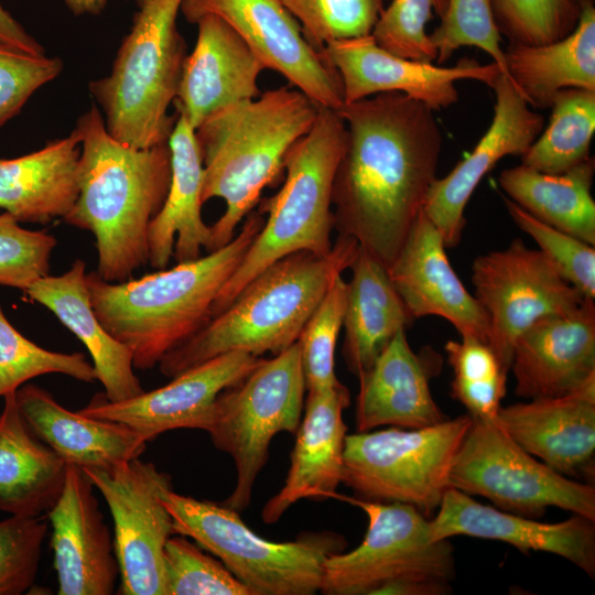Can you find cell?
Masks as SVG:
<instances>
[{
    "instance_id": "obj_6",
    "label": "cell",
    "mask_w": 595,
    "mask_h": 595,
    "mask_svg": "<svg viewBox=\"0 0 595 595\" xmlns=\"http://www.w3.org/2000/svg\"><path fill=\"white\" fill-rule=\"evenodd\" d=\"M345 140L346 127L338 111L321 108L311 130L286 153L281 188L258 203V210L268 216L218 293L213 317L274 261L298 251L325 256L332 250V185Z\"/></svg>"
},
{
    "instance_id": "obj_40",
    "label": "cell",
    "mask_w": 595,
    "mask_h": 595,
    "mask_svg": "<svg viewBox=\"0 0 595 595\" xmlns=\"http://www.w3.org/2000/svg\"><path fill=\"white\" fill-rule=\"evenodd\" d=\"M163 576L164 595H251L221 562L182 534L165 542Z\"/></svg>"
},
{
    "instance_id": "obj_19",
    "label": "cell",
    "mask_w": 595,
    "mask_h": 595,
    "mask_svg": "<svg viewBox=\"0 0 595 595\" xmlns=\"http://www.w3.org/2000/svg\"><path fill=\"white\" fill-rule=\"evenodd\" d=\"M93 488L80 467L67 464L63 491L46 513L58 595H110L119 577L113 540Z\"/></svg>"
},
{
    "instance_id": "obj_33",
    "label": "cell",
    "mask_w": 595,
    "mask_h": 595,
    "mask_svg": "<svg viewBox=\"0 0 595 595\" xmlns=\"http://www.w3.org/2000/svg\"><path fill=\"white\" fill-rule=\"evenodd\" d=\"M349 269L343 355L348 370L358 377L414 318L394 289L388 269L366 250L359 247Z\"/></svg>"
},
{
    "instance_id": "obj_25",
    "label": "cell",
    "mask_w": 595,
    "mask_h": 595,
    "mask_svg": "<svg viewBox=\"0 0 595 595\" xmlns=\"http://www.w3.org/2000/svg\"><path fill=\"white\" fill-rule=\"evenodd\" d=\"M349 403V391L342 382L307 391L284 485L264 505L263 522H277L303 498H334L343 479L347 435L343 411Z\"/></svg>"
},
{
    "instance_id": "obj_30",
    "label": "cell",
    "mask_w": 595,
    "mask_h": 595,
    "mask_svg": "<svg viewBox=\"0 0 595 595\" xmlns=\"http://www.w3.org/2000/svg\"><path fill=\"white\" fill-rule=\"evenodd\" d=\"M80 139L67 137L14 159H0V208L19 223L64 218L79 195Z\"/></svg>"
},
{
    "instance_id": "obj_28",
    "label": "cell",
    "mask_w": 595,
    "mask_h": 595,
    "mask_svg": "<svg viewBox=\"0 0 595 595\" xmlns=\"http://www.w3.org/2000/svg\"><path fill=\"white\" fill-rule=\"evenodd\" d=\"M171 181L164 204L149 229V264L165 269L199 258L210 249V226L202 217L204 165L195 129L182 116L167 139Z\"/></svg>"
},
{
    "instance_id": "obj_2",
    "label": "cell",
    "mask_w": 595,
    "mask_h": 595,
    "mask_svg": "<svg viewBox=\"0 0 595 595\" xmlns=\"http://www.w3.org/2000/svg\"><path fill=\"white\" fill-rule=\"evenodd\" d=\"M80 139L79 195L63 218L95 236L97 274L123 282L149 263V229L171 181L167 143L148 149L112 138L97 106L74 128Z\"/></svg>"
},
{
    "instance_id": "obj_38",
    "label": "cell",
    "mask_w": 595,
    "mask_h": 595,
    "mask_svg": "<svg viewBox=\"0 0 595 595\" xmlns=\"http://www.w3.org/2000/svg\"><path fill=\"white\" fill-rule=\"evenodd\" d=\"M347 282L334 278L298 339L306 391L340 383L335 374V349L343 328Z\"/></svg>"
},
{
    "instance_id": "obj_46",
    "label": "cell",
    "mask_w": 595,
    "mask_h": 595,
    "mask_svg": "<svg viewBox=\"0 0 595 595\" xmlns=\"http://www.w3.org/2000/svg\"><path fill=\"white\" fill-rule=\"evenodd\" d=\"M57 240L43 230H30L9 213L0 214V285L26 291L50 274Z\"/></svg>"
},
{
    "instance_id": "obj_31",
    "label": "cell",
    "mask_w": 595,
    "mask_h": 595,
    "mask_svg": "<svg viewBox=\"0 0 595 595\" xmlns=\"http://www.w3.org/2000/svg\"><path fill=\"white\" fill-rule=\"evenodd\" d=\"M0 414V511L40 517L58 500L67 464L25 425L15 398L7 393Z\"/></svg>"
},
{
    "instance_id": "obj_37",
    "label": "cell",
    "mask_w": 595,
    "mask_h": 595,
    "mask_svg": "<svg viewBox=\"0 0 595 595\" xmlns=\"http://www.w3.org/2000/svg\"><path fill=\"white\" fill-rule=\"evenodd\" d=\"M46 374H62L84 382L97 380L84 354L42 348L17 331L0 307V398Z\"/></svg>"
},
{
    "instance_id": "obj_41",
    "label": "cell",
    "mask_w": 595,
    "mask_h": 595,
    "mask_svg": "<svg viewBox=\"0 0 595 595\" xmlns=\"http://www.w3.org/2000/svg\"><path fill=\"white\" fill-rule=\"evenodd\" d=\"M317 51L329 42L369 35L383 0H282Z\"/></svg>"
},
{
    "instance_id": "obj_1",
    "label": "cell",
    "mask_w": 595,
    "mask_h": 595,
    "mask_svg": "<svg viewBox=\"0 0 595 595\" xmlns=\"http://www.w3.org/2000/svg\"><path fill=\"white\" fill-rule=\"evenodd\" d=\"M337 111L346 140L332 185L334 229L389 269L436 178L443 136L434 110L402 93Z\"/></svg>"
},
{
    "instance_id": "obj_32",
    "label": "cell",
    "mask_w": 595,
    "mask_h": 595,
    "mask_svg": "<svg viewBox=\"0 0 595 595\" xmlns=\"http://www.w3.org/2000/svg\"><path fill=\"white\" fill-rule=\"evenodd\" d=\"M504 54L507 77L531 107H551L566 88L595 90L594 2L581 1L577 24L565 37L542 45L509 43Z\"/></svg>"
},
{
    "instance_id": "obj_22",
    "label": "cell",
    "mask_w": 595,
    "mask_h": 595,
    "mask_svg": "<svg viewBox=\"0 0 595 595\" xmlns=\"http://www.w3.org/2000/svg\"><path fill=\"white\" fill-rule=\"evenodd\" d=\"M510 370L526 399L564 396L595 376V304L542 317L517 339Z\"/></svg>"
},
{
    "instance_id": "obj_34",
    "label": "cell",
    "mask_w": 595,
    "mask_h": 595,
    "mask_svg": "<svg viewBox=\"0 0 595 595\" xmlns=\"http://www.w3.org/2000/svg\"><path fill=\"white\" fill-rule=\"evenodd\" d=\"M594 172L593 156L560 174L543 173L521 163L504 170L498 183L508 198L537 219L594 246Z\"/></svg>"
},
{
    "instance_id": "obj_27",
    "label": "cell",
    "mask_w": 595,
    "mask_h": 595,
    "mask_svg": "<svg viewBox=\"0 0 595 595\" xmlns=\"http://www.w3.org/2000/svg\"><path fill=\"white\" fill-rule=\"evenodd\" d=\"M15 398L31 433L66 464L106 469L145 450L147 441L128 425L69 411L36 385L21 386Z\"/></svg>"
},
{
    "instance_id": "obj_45",
    "label": "cell",
    "mask_w": 595,
    "mask_h": 595,
    "mask_svg": "<svg viewBox=\"0 0 595 595\" xmlns=\"http://www.w3.org/2000/svg\"><path fill=\"white\" fill-rule=\"evenodd\" d=\"M47 532L43 517L13 516L0 521V595L31 591Z\"/></svg>"
},
{
    "instance_id": "obj_4",
    "label": "cell",
    "mask_w": 595,
    "mask_h": 595,
    "mask_svg": "<svg viewBox=\"0 0 595 595\" xmlns=\"http://www.w3.org/2000/svg\"><path fill=\"white\" fill-rule=\"evenodd\" d=\"M321 108L299 89L283 86L223 108L195 130L204 165L202 202H225V212L210 226L209 252L234 238L263 188L284 174L286 153L311 130Z\"/></svg>"
},
{
    "instance_id": "obj_42",
    "label": "cell",
    "mask_w": 595,
    "mask_h": 595,
    "mask_svg": "<svg viewBox=\"0 0 595 595\" xmlns=\"http://www.w3.org/2000/svg\"><path fill=\"white\" fill-rule=\"evenodd\" d=\"M430 39L437 52V64L446 62L463 46H475L489 54L507 76L501 34L494 19L491 0H448L441 23Z\"/></svg>"
},
{
    "instance_id": "obj_47",
    "label": "cell",
    "mask_w": 595,
    "mask_h": 595,
    "mask_svg": "<svg viewBox=\"0 0 595 595\" xmlns=\"http://www.w3.org/2000/svg\"><path fill=\"white\" fill-rule=\"evenodd\" d=\"M57 57L35 55L0 43V127L20 112L29 98L58 76Z\"/></svg>"
},
{
    "instance_id": "obj_18",
    "label": "cell",
    "mask_w": 595,
    "mask_h": 595,
    "mask_svg": "<svg viewBox=\"0 0 595 595\" xmlns=\"http://www.w3.org/2000/svg\"><path fill=\"white\" fill-rule=\"evenodd\" d=\"M491 88L496 95L490 126L474 150L444 177L435 178L423 212L441 232L445 247L459 244L466 224L465 207L482 178L507 155L521 156L536 141L544 117L530 109L502 73Z\"/></svg>"
},
{
    "instance_id": "obj_16",
    "label": "cell",
    "mask_w": 595,
    "mask_h": 595,
    "mask_svg": "<svg viewBox=\"0 0 595 595\" xmlns=\"http://www.w3.org/2000/svg\"><path fill=\"white\" fill-rule=\"evenodd\" d=\"M321 53L340 78L344 104L397 91L435 111L457 102V80H478L491 87L502 73L495 62L483 65L464 58L444 67L400 57L381 48L371 34L332 41Z\"/></svg>"
},
{
    "instance_id": "obj_14",
    "label": "cell",
    "mask_w": 595,
    "mask_h": 595,
    "mask_svg": "<svg viewBox=\"0 0 595 595\" xmlns=\"http://www.w3.org/2000/svg\"><path fill=\"white\" fill-rule=\"evenodd\" d=\"M472 270L474 296L489 320L487 343L507 372L515 344L528 327L586 299L540 250L521 239L477 257Z\"/></svg>"
},
{
    "instance_id": "obj_20",
    "label": "cell",
    "mask_w": 595,
    "mask_h": 595,
    "mask_svg": "<svg viewBox=\"0 0 595 595\" xmlns=\"http://www.w3.org/2000/svg\"><path fill=\"white\" fill-rule=\"evenodd\" d=\"M430 519L432 540L468 536L508 543L521 552L540 551L559 555L595 576L594 520L581 515L560 522H540L521 515L483 505L450 487Z\"/></svg>"
},
{
    "instance_id": "obj_36",
    "label": "cell",
    "mask_w": 595,
    "mask_h": 595,
    "mask_svg": "<svg viewBox=\"0 0 595 595\" xmlns=\"http://www.w3.org/2000/svg\"><path fill=\"white\" fill-rule=\"evenodd\" d=\"M445 353L453 369L451 396L474 419L496 420L506 394L507 371L488 343L473 336L447 340Z\"/></svg>"
},
{
    "instance_id": "obj_43",
    "label": "cell",
    "mask_w": 595,
    "mask_h": 595,
    "mask_svg": "<svg viewBox=\"0 0 595 595\" xmlns=\"http://www.w3.org/2000/svg\"><path fill=\"white\" fill-rule=\"evenodd\" d=\"M504 202L513 223L536 241L561 275L584 298L594 299V246L537 219L508 197Z\"/></svg>"
},
{
    "instance_id": "obj_44",
    "label": "cell",
    "mask_w": 595,
    "mask_h": 595,
    "mask_svg": "<svg viewBox=\"0 0 595 595\" xmlns=\"http://www.w3.org/2000/svg\"><path fill=\"white\" fill-rule=\"evenodd\" d=\"M448 0H392L376 22L371 36L387 52L400 57L433 62L437 52L426 24L433 13L440 18Z\"/></svg>"
},
{
    "instance_id": "obj_48",
    "label": "cell",
    "mask_w": 595,
    "mask_h": 595,
    "mask_svg": "<svg viewBox=\"0 0 595 595\" xmlns=\"http://www.w3.org/2000/svg\"><path fill=\"white\" fill-rule=\"evenodd\" d=\"M0 43L30 54H44L42 45L1 6Z\"/></svg>"
},
{
    "instance_id": "obj_5",
    "label": "cell",
    "mask_w": 595,
    "mask_h": 595,
    "mask_svg": "<svg viewBox=\"0 0 595 595\" xmlns=\"http://www.w3.org/2000/svg\"><path fill=\"white\" fill-rule=\"evenodd\" d=\"M358 242L338 235L325 256L288 255L266 267L232 302L159 363L170 378L217 356L244 351L278 355L298 342L334 278L349 269Z\"/></svg>"
},
{
    "instance_id": "obj_23",
    "label": "cell",
    "mask_w": 595,
    "mask_h": 595,
    "mask_svg": "<svg viewBox=\"0 0 595 595\" xmlns=\"http://www.w3.org/2000/svg\"><path fill=\"white\" fill-rule=\"evenodd\" d=\"M196 24V43L185 57L174 99L178 116L195 130L214 112L259 97L258 78L266 69L221 18L206 14Z\"/></svg>"
},
{
    "instance_id": "obj_8",
    "label": "cell",
    "mask_w": 595,
    "mask_h": 595,
    "mask_svg": "<svg viewBox=\"0 0 595 595\" xmlns=\"http://www.w3.org/2000/svg\"><path fill=\"white\" fill-rule=\"evenodd\" d=\"M175 534L192 538L220 560L251 595H312L320 591L324 563L346 545L332 532L307 533L274 542L255 533L239 512L207 500L163 494Z\"/></svg>"
},
{
    "instance_id": "obj_50",
    "label": "cell",
    "mask_w": 595,
    "mask_h": 595,
    "mask_svg": "<svg viewBox=\"0 0 595 595\" xmlns=\"http://www.w3.org/2000/svg\"><path fill=\"white\" fill-rule=\"evenodd\" d=\"M577 1L581 2V1H584V0H577ZM588 1H593V0H588Z\"/></svg>"
},
{
    "instance_id": "obj_26",
    "label": "cell",
    "mask_w": 595,
    "mask_h": 595,
    "mask_svg": "<svg viewBox=\"0 0 595 595\" xmlns=\"http://www.w3.org/2000/svg\"><path fill=\"white\" fill-rule=\"evenodd\" d=\"M414 353L405 329L383 347L368 370L358 376L356 432L382 425L419 429L448 419L434 401L430 378L433 357Z\"/></svg>"
},
{
    "instance_id": "obj_15",
    "label": "cell",
    "mask_w": 595,
    "mask_h": 595,
    "mask_svg": "<svg viewBox=\"0 0 595 595\" xmlns=\"http://www.w3.org/2000/svg\"><path fill=\"white\" fill-rule=\"evenodd\" d=\"M180 11L193 24L206 14L221 18L264 68L278 72L322 108L344 105L337 72L307 42L282 0H182Z\"/></svg>"
},
{
    "instance_id": "obj_29",
    "label": "cell",
    "mask_w": 595,
    "mask_h": 595,
    "mask_svg": "<svg viewBox=\"0 0 595 595\" xmlns=\"http://www.w3.org/2000/svg\"><path fill=\"white\" fill-rule=\"evenodd\" d=\"M86 263L77 259L61 275L36 280L26 295L46 309L75 334L89 351L97 380L111 402L137 397L144 392L134 374L132 354L100 324L91 303L86 281Z\"/></svg>"
},
{
    "instance_id": "obj_13",
    "label": "cell",
    "mask_w": 595,
    "mask_h": 595,
    "mask_svg": "<svg viewBox=\"0 0 595 595\" xmlns=\"http://www.w3.org/2000/svg\"><path fill=\"white\" fill-rule=\"evenodd\" d=\"M106 500L122 595H164L163 549L175 534L163 504L172 478L139 457L110 468H82Z\"/></svg>"
},
{
    "instance_id": "obj_3",
    "label": "cell",
    "mask_w": 595,
    "mask_h": 595,
    "mask_svg": "<svg viewBox=\"0 0 595 595\" xmlns=\"http://www.w3.org/2000/svg\"><path fill=\"white\" fill-rule=\"evenodd\" d=\"M264 215L251 210L224 247L171 269L123 282L86 274L93 310L105 329L129 348L133 367L149 370L199 332L213 317L214 302L239 266Z\"/></svg>"
},
{
    "instance_id": "obj_11",
    "label": "cell",
    "mask_w": 595,
    "mask_h": 595,
    "mask_svg": "<svg viewBox=\"0 0 595 595\" xmlns=\"http://www.w3.org/2000/svg\"><path fill=\"white\" fill-rule=\"evenodd\" d=\"M367 515L368 527L354 550L329 555L320 591L326 595H378L404 580L455 577L454 549L448 539L434 541L430 519L402 502H385L335 494Z\"/></svg>"
},
{
    "instance_id": "obj_12",
    "label": "cell",
    "mask_w": 595,
    "mask_h": 595,
    "mask_svg": "<svg viewBox=\"0 0 595 595\" xmlns=\"http://www.w3.org/2000/svg\"><path fill=\"white\" fill-rule=\"evenodd\" d=\"M450 487L524 517L556 507L595 521V488L551 468L520 447L496 420L472 418L454 456Z\"/></svg>"
},
{
    "instance_id": "obj_21",
    "label": "cell",
    "mask_w": 595,
    "mask_h": 595,
    "mask_svg": "<svg viewBox=\"0 0 595 595\" xmlns=\"http://www.w3.org/2000/svg\"><path fill=\"white\" fill-rule=\"evenodd\" d=\"M445 248L441 232L422 209L388 269L391 282L414 320L440 316L461 336L487 343L488 316L455 273Z\"/></svg>"
},
{
    "instance_id": "obj_17",
    "label": "cell",
    "mask_w": 595,
    "mask_h": 595,
    "mask_svg": "<svg viewBox=\"0 0 595 595\" xmlns=\"http://www.w3.org/2000/svg\"><path fill=\"white\" fill-rule=\"evenodd\" d=\"M261 359L244 351L227 353L181 372L161 388L127 400L111 402L105 393H98L79 412L128 425L147 442L176 429L208 432L219 393L244 380Z\"/></svg>"
},
{
    "instance_id": "obj_9",
    "label": "cell",
    "mask_w": 595,
    "mask_h": 595,
    "mask_svg": "<svg viewBox=\"0 0 595 595\" xmlns=\"http://www.w3.org/2000/svg\"><path fill=\"white\" fill-rule=\"evenodd\" d=\"M470 422L466 413L419 429L347 434L342 483L361 499L407 504L429 518L450 488V469Z\"/></svg>"
},
{
    "instance_id": "obj_35",
    "label": "cell",
    "mask_w": 595,
    "mask_h": 595,
    "mask_svg": "<svg viewBox=\"0 0 595 595\" xmlns=\"http://www.w3.org/2000/svg\"><path fill=\"white\" fill-rule=\"evenodd\" d=\"M552 115L523 155L522 164L543 173L560 174L589 155L595 131V90L566 88L556 94Z\"/></svg>"
},
{
    "instance_id": "obj_10",
    "label": "cell",
    "mask_w": 595,
    "mask_h": 595,
    "mask_svg": "<svg viewBox=\"0 0 595 595\" xmlns=\"http://www.w3.org/2000/svg\"><path fill=\"white\" fill-rule=\"evenodd\" d=\"M305 392L296 342L271 359L262 358L244 380L219 393L207 433L236 468L234 490L220 504L237 512L249 506L272 439L280 432L294 434L300 425Z\"/></svg>"
},
{
    "instance_id": "obj_39",
    "label": "cell",
    "mask_w": 595,
    "mask_h": 595,
    "mask_svg": "<svg viewBox=\"0 0 595 595\" xmlns=\"http://www.w3.org/2000/svg\"><path fill=\"white\" fill-rule=\"evenodd\" d=\"M500 34L512 44L542 45L559 41L576 26L577 0H491Z\"/></svg>"
},
{
    "instance_id": "obj_7",
    "label": "cell",
    "mask_w": 595,
    "mask_h": 595,
    "mask_svg": "<svg viewBox=\"0 0 595 595\" xmlns=\"http://www.w3.org/2000/svg\"><path fill=\"white\" fill-rule=\"evenodd\" d=\"M130 32L106 77L89 89L117 141L137 149L167 143L175 120L167 110L176 97L185 42L176 26L182 0H138Z\"/></svg>"
},
{
    "instance_id": "obj_24",
    "label": "cell",
    "mask_w": 595,
    "mask_h": 595,
    "mask_svg": "<svg viewBox=\"0 0 595 595\" xmlns=\"http://www.w3.org/2000/svg\"><path fill=\"white\" fill-rule=\"evenodd\" d=\"M497 424L520 447L567 477L593 469L595 376L564 396L499 409Z\"/></svg>"
},
{
    "instance_id": "obj_49",
    "label": "cell",
    "mask_w": 595,
    "mask_h": 595,
    "mask_svg": "<svg viewBox=\"0 0 595 595\" xmlns=\"http://www.w3.org/2000/svg\"><path fill=\"white\" fill-rule=\"evenodd\" d=\"M68 9L76 15L98 14L109 0H63Z\"/></svg>"
}]
</instances>
